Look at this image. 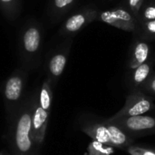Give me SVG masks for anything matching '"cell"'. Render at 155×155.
Here are the masks:
<instances>
[{
    "label": "cell",
    "mask_w": 155,
    "mask_h": 155,
    "mask_svg": "<svg viewBox=\"0 0 155 155\" xmlns=\"http://www.w3.org/2000/svg\"><path fill=\"white\" fill-rule=\"evenodd\" d=\"M104 122L106 124V126L109 132L111 145L114 148L127 150V148H129L130 146L134 144V139L127 133H125L123 129H121L119 126H117L114 123L108 122L106 119H104Z\"/></svg>",
    "instance_id": "obj_12"
},
{
    "label": "cell",
    "mask_w": 155,
    "mask_h": 155,
    "mask_svg": "<svg viewBox=\"0 0 155 155\" xmlns=\"http://www.w3.org/2000/svg\"><path fill=\"white\" fill-rule=\"evenodd\" d=\"M28 76V71L16 68L4 82L2 94L4 98L6 121L9 124L24 101V92Z\"/></svg>",
    "instance_id": "obj_3"
},
{
    "label": "cell",
    "mask_w": 155,
    "mask_h": 155,
    "mask_svg": "<svg viewBox=\"0 0 155 155\" xmlns=\"http://www.w3.org/2000/svg\"><path fill=\"white\" fill-rule=\"evenodd\" d=\"M22 0H0V9L5 16L15 21L20 14Z\"/></svg>",
    "instance_id": "obj_16"
},
{
    "label": "cell",
    "mask_w": 155,
    "mask_h": 155,
    "mask_svg": "<svg viewBox=\"0 0 155 155\" xmlns=\"http://www.w3.org/2000/svg\"><path fill=\"white\" fill-rule=\"evenodd\" d=\"M39 105L48 114H51L53 103V84L48 79H45L38 94Z\"/></svg>",
    "instance_id": "obj_15"
},
{
    "label": "cell",
    "mask_w": 155,
    "mask_h": 155,
    "mask_svg": "<svg viewBox=\"0 0 155 155\" xmlns=\"http://www.w3.org/2000/svg\"><path fill=\"white\" fill-rule=\"evenodd\" d=\"M137 20L138 23L155 20V0L144 3L139 13Z\"/></svg>",
    "instance_id": "obj_19"
},
{
    "label": "cell",
    "mask_w": 155,
    "mask_h": 155,
    "mask_svg": "<svg viewBox=\"0 0 155 155\" xmlns=\"http://www.w3.org/2000/svg\"><path fill=\"white\" fill-rule=\"evenodd\" d=\"M140 32L141 38L145 40L155 39V20L139 22L137 32Z\"/></svg>",
    "instance_id": "obj_18"
},
{
    "label": "cell",
    "mask_w": 155,
    "mask_h": 155,
    "mask_svg": "<svg viewBox=\"0 0 155 155\" xmlns=\"http://www.w3.org/2000/svg\"><path fill=\"white\" fill-rule=\"evenodd\" d=\"M38 96H36L33 114H32V121H31V130L32 135L35 143L39 146L41 145L46 134V129L49 123L50 114L46 113L38 104Z\"/></svg>",
    "instance_id": "obj_9"
},
{
    "label": "cell",
    "mask_w": 155,
    "mask_h": 155,
    "mask_svg": "<svg viewBox=\"0 0 155 155\" xmlns=\"http://www.w3.org/2000/svg\"><path fill=\"white\" fill-rule=\"evenodd\" d=\"M0 155H11V154L7 153H5V152H1V153H0Z\"/></svg>",
    "instance_id": "obj_23"
},
{
    "label": "cell",
    "mask_w": 155,
    "mask_h": 155,
    "mask_svg": "<svg viewBox=\"0 0 155 155\" xmlns=\"http://www.w3.org/2000/svg\"><path fill=\"white\" fill-rule=\"evenodd\" d=\"M114 147L96 141H93L87 147L89 155H112L114 153Z\"/></svg>",
    "instance_id": "obj_17"
},
{
    "label": "cell",
    "mask_w": 155,
    "mask_h": 155,
    "mask_svg": "<svg viewBox=\"0 0 155 155\" xmlns=\"http://www.w3.org/2000/svg\"><path fill=\"white\" fill-rule=\"evenodd\" d=\"M107 121L119 126L130 136H145L155 134V116L143 114L134 117L121 118L114 121Z\"/></svg>",
    "instance_id": "obj_7"
},
{
    "label": "cell",
    "mask_w": 155,
    "mask_h": 155,
    "mask_svg": "<svg viewBox=\"0 0 155 155\" xmlns=\"http://www.w3.org/2000/svg\"><path fill=\"white\" fill-rule=\"evenodd\" d=\"M155 109L153 98L142 89H132L127 95L124 105L114 115L107 118L114 121L121 118L143 115L144 114Z\"/></svg>",
    "instance_id": "obj_4"
},
{
    "label": "cell",
    "mask_w": 155,
    "mask_h": 155,
    "mask_svg": "<svg viewBox=\"0 0 155 155\" xmlns=\"http://www.w3.org/2000/svg\"><path fill=\"white\" fill-rule=\"evenodd\" d=\"M141 89L148 94L155 95V74H153L150 76V78L147 80V82L143 85Z\"/></svg>",
    "instance_id": "obj_22"
},
{
    "label": "cell",
    "mask_w": 155,
    "mask_h": 155,
    "mask_svg": "<svg viewBox=\"0 0 155 155\" xmlns=\"http://www.w3.org/2000/svg\"><path fill=\"white\" fill-rule=\"evenodd\" d=\"M80 129L93 141L111 145L109 132L104 119L100 121L94 118H84L80 122ZM112 146V145H111Z\"/></svg>",
    "instance_id": "obj_10"
},
{
    "label": "cell",
    "mask_w": 155,
    "mask_h": 155,
    "mask_svg": "<svg viewBox=\"0 0 155 155\" xmlns=\"http://www.w3.org/2000/svg\"><path fill=\"white\" fill-rule=\"evenodd\" d=\"M99 18L103 23L126 32H137L138 29L137 18L126 7L102 11L99 13Z\"/></svg>",
    "instance_id": "obj_6"
},
{
    "label": "cell",
    "mask_w": 155,
    "mask_h": 155,
    "mask_svg": "<svg viewBox=\"0 0 155 155\" xmlns=\"http://www.w3.org/2000/svg\"><path fill=\"white\" fill-rule=\"evenodd\" d=\"M99 16V12L93 7H84L70 15L61 25L59 35L64 37H72Z\"/></svg>",
    "instance_id": "obj_8"
},
{
    "label": "cell",
    "mask_w": 155,
    "mask_h": 155,
    "mask_svg": "<svg viewBox=\"0 0 155 155\" xmlns=\"http://www.w3.org/2000/svg\"><path fill=\"white\" fill-rule=\"evenodd\" d=\"M145 0H126V8L137 18Z\"/></svg>",
    "instance_id": "obj_20"
},
{
    "label": "cell",
    "mask_w": 155,
    "mask_h": 155,
    "mask_svg": "<svg viewBox=\"0 0 155 155\" xmlns=\"http://www.w3.org/2000/svg\"><path fill=\"white\" fill-rule=\"evenodd\" d=\"M127 152L130 155H155V149L136 145H132L127 148Z\"/></svg>",
    "instance_id": "obj_21"
},
{
    "label": "cell",
    "mask_w": 155,
    "mask_h": 155,
    "mask_svg": "<svg viewBox=\"0 0 155 155\" xmlns=\"http://www.w3.org/2000/svg\"><path fill=\"white\" fill-rule=\"evenodd\" d=\"M73 38L67 37L50 55L46 62V79H48L53 86L57 83L63 74L68 56L71 51Z\"/></svg>",
    "instance_id": "obj_5"
},
{
    "label": "cell",
    "mask_w": 155,
    "mask_h": 155,
    "mask_svg": "<svg viewBox=\"0 0 155 155\" xmlns=\"http://www.w3.org/2000/svg\"><path fill=\"white\" fill-rule=\"evenodd\" d=\"M77 0H51L48 15L52 22H58L76 4Z\"/></svg>",
    "instance_id": "obj_14"
},
{
    "label": "cell",
    "mask_w": 155,
    "mask_h": 155,
    "mask_svg": "<svg viewBox=\"0 0 155 155\" xmlns=\"http://www.w3.org/2000/svg\"><path fill=\"white\" fill-rule=\"evenodd\" d=\"M43 39L41 24L35 19L27 20L20 30L18 39V54L22 68L28 71L38 67Z\"/></svg>",
    "instance_id": "obj_2"
},
{
    "label": "cell",
    "mask_w": 155,
    "mask_h": 155,
    "mask_svg": "<svg viewBox=\"0 0 155 155\" xmlns=\"http://www.w3.org/2000/svg\"><path fill=\"white\" fill-rule=\"evenodd\" d=\"M131 71L130 84L132 89H141L153 74V62L149 60Z\"/></svg>",
    "instance_id": "obj_13"
},
{
    "label": "cell",
    "mask_w": 155,
    "mask_h": 155,
    "mask_svg": "<svg viewBox=\"0 0 155 155\" xmlns=\"http://www.w3.org/2000/svg\"><path fill=\"white\" fill-rule=\"evenodd\" d=\"M36 94L24 99L20 108L9 123V144L13 155H38L31 130L32 114Z\"/></svg>",
    "instance_id": "obj_1"
},
{
    "label": "cell",
    "mask_w": 155,
    "mask_h": 155,
    "mask_svg": "<svg viewBox=\"0 0 155 155\" xmlns=\"http://www.w3.org/2000/svg\"><path fill=\"white\" fill-rule=\"evenodd\" d=\"M150 54L151 45L148 41L141 37L135 39L131 47L127 64L128 68L130 70H133L140 66L141 64L146 63L147 61H149Z\"/></svg>",
    "instance_id": "obj_11"
}]
</instances>
